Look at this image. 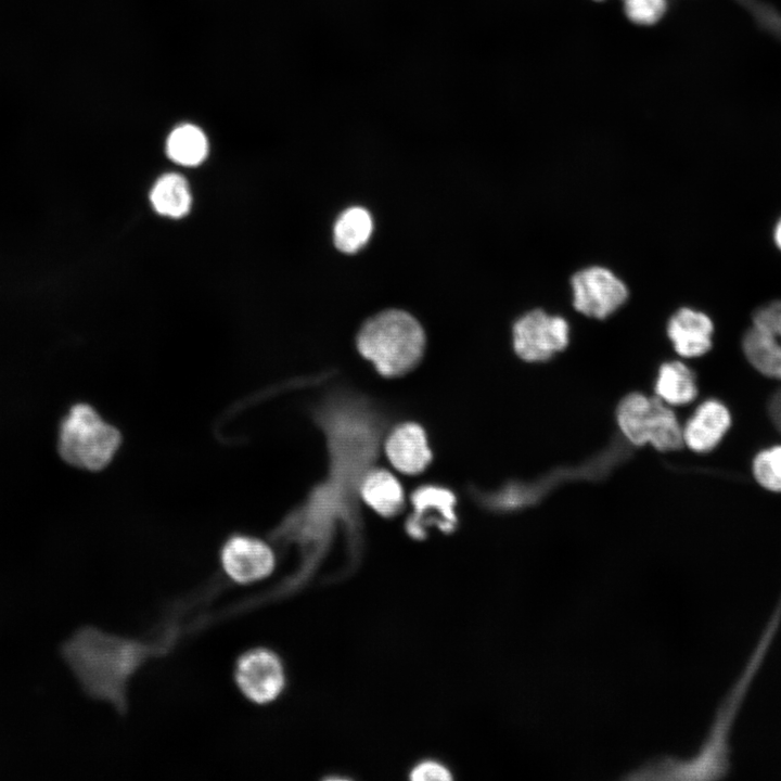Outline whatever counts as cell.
<instances>
[{"label":"cell","instance_id":"cell-2","mask_svg":"<svg viewBox=\"0 0 781 781\" xmlns=\"http://www.w3.org/2000/svg\"><path fill=\"white\" fill-rule=\"evenodd\" d=\"M780 626L781 594L756 645L722 697L700 747L692 756L668 764V771L674 778L719 779L731 771L732 738L737 721Z\"/></svg>","mask_w":781,"mask_h":781},{"label":"cell","instance_id":"cell-19","mask_svg":"<svg viewBox=\"0 0 781 781\" xmlns=\"http://www.w3.org/2000/svg\"><path fill=\"white\" fill-rule=\"evenodd\" d=\"M753 472L757 482L771 491H781V446L758 453Z\"/></svg>","mask_w":781,"mask_h":781},{"label":"cell","instance_id":"cell-9","mask_svg":"<svg viewBox=\"0 0 781 781\" xmlns=\"http://www.w3.org/2000/svg\"><path fill=\"white\" fill-rule=\"evenodd\" d=\"M573 306L581 315L603 320L618 310L627 300L629 291L625 282L602 266L578 270L571 278Z\"/></svg>","mask_w":781,"mask_h":781},{"label":"cell","instance_id":"cell-8","mask_svg":"<svg viewBox=\"0 0 781 781\" xmlns=\"http://www.w3.org/2000/svg\"><path fill=\"white\" fill-rule=\"evenodd\" d=\"M513 348L527 362H541L564 350L569 342L566 319L536 308L525 312L513 324Z\"/></svg>","mask_w":781,"mask_h":781},{"label":"cell","instance_id":"cell-13","mask_svg":"<svg viewBox=\"0 0 781 781\" xmlns=\"http://www.w3.org/2000/svg\"><path fill=\"white\" fill-rule=\"evenodd\" d=\"M385 450L392 464L406 474L423 471L432 459L425 433L414 423L398 426L389 435Z\"/></svg>","mask_w":781,"mask_h":781},{"label":"cell","instance_id":"cell-21","mask_svg":"<svg viewBox=\"0 0 781 781\" xmlns=\"http://www.w3.org/2000/svg\"><path fill=\"white\" fill-rule=\"evenodd\" d=\"M409 779L413 781H448L452 779V773L451 770L439 760L423 759L411 768Z\"/></svg>","mask_w":781,"mask_h":781},{"label":"cell","instance_id":"cell-18","mask_svg":"<svg viewBox=\"0 0 781 781\" xmlns=\"http://www.w3.org/2000/svg\"><path fill=\"white\" fill-rule=\"evenodd\" d=\"M166 151L175 163L196 166L206 158L208 142L200 128L185 124L171 131L167 139Z\"/></svg>","mask_w":781,"mask_h":781},{"label":"cell","instance_id":"cell-3","mask_svg":"<svg viewBox=\"0 0 781 781\" xmlns=\"http://www.w3.org/2000/svg\"><path fill=\"white\" fill-rule=\"evenodd\" d=\"M424 345L425 336L420 323L408 312L397 309L369 319L357 336L360 354L387 376L411 370L421 359Z\"/></svg>","mask_w":781,"mask_h":781},{"label":"cell","instance_id":"cell-14","mask_svg":"<svg viewBox=\"0 0 781 781\" xmlns=\"http://www.w3.org/2000/svg\"><path fill=\"white\" fill-rule=\"evenodd\" d=\"M654 392L667 405L683 406L690 404L697 395L694 374L690 368L680 361L665 362L660 367Z\"/></svg>","mask_w":781,"mask_h":781},{"label":"cell","instance_id":"cell-7","mask_svg":"<svg viewBox=\"0 0 781 781\" xmlns=\"http://www.w3.org/2000/svg\"><path fill=\"white\" fill-rule=\"evenodd\" d=\"M218 561L228 586L248 587L269 578L277 556L264 539L246 533H233L221 543Z\"/></svg>","mask_w":781,"mask_h":781},{"label":"cell","instance_id":"cell-5","mask_svg":"<svg viewBox=\"0 0 781 781\" xmlns=\"http://www.w3.org/2000/svg\"><path fill=\"white\" fill-rule=\"evenodd\" d=\"M616 419L624 436L636 446L651 444L657 450L668 451L683 445L675 412L657 396L627 395L617 407Z\"/></svg>","mask_w":781,"mask_h":781},{"label":"cell","instance_id":"cell-16","mask_svg":"<svg viewBox=\"0 0 781 781\" xmlns=\"http://www.w3.org/2000/svg\"><path fill=\"white\" fill-rule=\"evenodd\" d=\"M150 200L158 214L171 218L187 215L192 203L188 182L177 174L162 176L152 188Z\"/></svg>","mask_w":781,"mask_h":781},{"label":"cell","instance_id":"cell-15","mask_svg":"<svg viewBox=\"0 0 781 781\" xmlns=\"http://www.w3.org/2000/svg\"><path fill=\"white\" fill-rule=\"evenodd\" d=\"M361 495L375 512L383 516L397 514L404 504V492L398 481L387 471L369 473L361 485Z\"/></svg>","mask_w":781,"mask_h":781},{"label":"cell","instance_id":"cell-4","mask_svg":"<svg viewBox=\"0 0 781 781\" xmlns=\"http://www.w3.org/2000/svg\"><path fill=\"white\" fill-rule=\"evenodd\" d=\"M121 445V434L88 404H76L64 415L59 432V452L73 466L100 471Z\"/></svg>","mask_w":781,"mask_h":781},{"label":"cell","instance_id":"cell-10","mask_svg":"<svg viewBox=\"0 0 781 781\" xmlns=\"http://www.w3.org/2000/svg\"><path fill=\"white\" fill-rule=\"evenodd\" d=\"M742 347L757 371L781 380V300L768 303L756 310Z\"/></svg>","mask_w":781,"mask_h":781},{"label":"cell","instance_id":"cell-17","mask_svg":"<svg viewBox=\"0 0 781 781\" xmlns=\"http://www.w3.org/2000/svg\"><path fill=\"white\" fill-rule=\"evenodd\" d=\"M372 229L368 210L350 207L341 214L334 225V243L343 253H356L368 242Z\"/></svg>","mask_w":781,"mask_h":781},{"label":"cell","instance_id":"cell-22","mask_svg":"<svg viewBox=\"0 0 781 781\" xmlns=\"http://www.w3.org/2000/svg\"><path fill=\"white\" fill-rule=\"evenodd\" d=\"M773 239H774L776 245L781 251V218L776 223V227L773 230Z\"/></svg>","mask_w":781,"mask_h":781},{"label":"cell","instance_id":"cell-11","mask_svg":"<svg viewBox=\"0 0 781 781\" xmlns=\"http://www.w3.org/2000/svg\"><path fill=\"white\" fill-rule=\"evenodd\" d=\"M667 336L684 358L700 357L712 348L714 324L703 311L681 307L668 320Z\"/></svg>","mask_w":781,"mask_h":781},{"label":"cell","instance_id":"cell-6","mask_svg":"<svg viewBox=\"0 0 781 781\" xmlns=\"http://www.w3.org/2000/svg\"><path fill=\"white\" fill-rule=\"evenodd\" d=\"M231 677L241 696L258 707L277 702L289 686L283 657L267 645L251 646L239 653L232 665Z\"/></svg>","mask_w":781,"mask_h":781},{"label":"cell","instance_id":"cell-1","mask_svg":"<svg viewBox=\"0 0 781 781\" xmlns=\"http://www.w3.org/2000/svg\"><path fill=\"white\" fill-rule=\"evenodd\" d=\"M170 651L159 631L149 638H137L84 626L64 642L62 656L89 697L125 715L135 676L150 661Z\"/></svg>","mask_w":781,"mask_h":781},{"label":"cell","instance_id":"cell-12","mask_svg":"<svg viewBox=\"0 0 781 781\" xmlns=\"http://www.w3.org/2000/svg\"><path fill=\"white\" fill-rule=\"evenodd\" d=\"M727 408L717 400L701 404L682 430L683 444L696 452L714 449L730 426Z\"/></svg>","mask_w":781,"mask_h":781},{"label":"cell","instance_id":"cell-20","mask_svg":"<svg viewBox=\"0 0 781 781\" xmlns=\"http://www.w3.org/2000/svg\"><path fill=\"white\" fill-rule=\"evenodd\" d=\"M626 16L638 25H653L667 11V0H622Z\"/></svg>","mask_w":781,"mask_h":781}]
</instances>
